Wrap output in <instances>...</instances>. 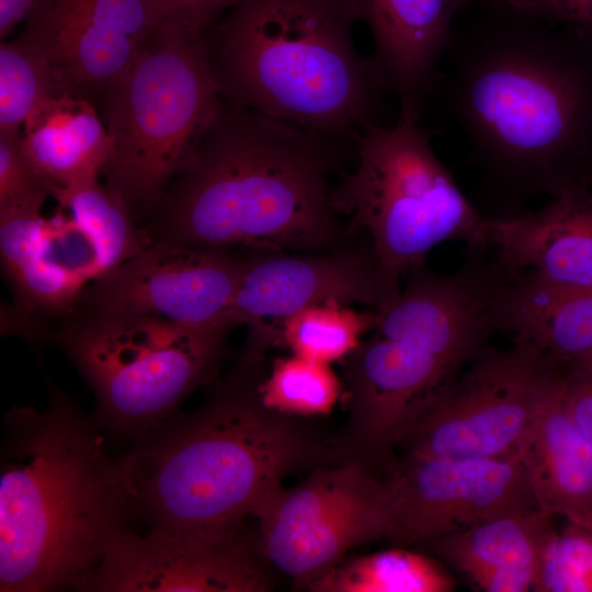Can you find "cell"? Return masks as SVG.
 <instances>
[{"label": "cell", "mask_w": 592, "mask_h": 592, "mask_svg": "<svg viewBox=\"0 0 592 592\" xmlns=\"http://www.w3.org/2000/svg\"><path fill=\"white\" fill-rule=\"evenodd\" d=\"M500 9L496 22L453 31L444 55L448 109L508 219L534 197L592 186V46Z\"/></svg>", "instance_id": "cell-1"}, {"label": "cell", "mask_w": 592, "mask_h": 592, "mask_svg": "<svg viewBox=\"0 0 592 592\" xmlns=\"http://www.w3.org/2000/svg\"><path fill=\"white\" fill-rule=\"evenodd\" d=\"M135 520L119 457L103 430L49 385L43 409L3 419L0 591H83Z\"/></svg>", "instance_id": "cell-2"}, {"label": "cell", "mask_w": 592, "mask_h": 592, "mask_svg": "<svg viewBox=\"0 0 592 592\" xmlns=\"http://www.w3.org/2000/svg\"><path fill=\"white\" fill-rule=\"evenodd\" d=\"M337 143L223 102L146 229L187 247H328L340 232L327 186Z\"/></svg>", "instance_id": "cell-3"}, {"label": "cell", "mask_w": 592, "mask_h": 592, "mask_svg": "<svg viewBox=\"0 0 592 592\" xmlns=\"http://www.w3.org/2000/svg\"><path fill=\"white\" fill-rule=\"evenodd\" d=\"M309 452L288 415L265 408L246 363L197 412L178 415L119 457L135 520L168 535L229 538Z\"/></svg>", "instance_id": "cell-4"}, {"label": "cell", "mask_w": 592, "mask_h": 592, "mask_svg": "<svg viewBox=\"0 0 592 592\" xmlns=\"http://www.w3.org/2000/svg\"><path fill=\"white\" fill-rule=\"evenodd\" d=\"M352 0H239L203 34L224 103L334 141L375 122L383 87Z\"/></svg>", "instance_id": "cell-5"}, {"label": "cell", "mask_w": 592, "mask_h": 592, "mask_svg": "<svg viewBox=\"0 0 592 592\" xmlns=\"http://www.w3.org/2000/svg\"><path fill=\"white\" fill-rule=\"evenodd\" d=\"M356 140V169L341 174L330 203L373 239L377 310L398 296L401 277L424 265L434 246L462 241L483 250L494 243V219L470 204L436 157L420 111L400 109L390 127L371 122Z\"/></svg>", "instance_id": "cell-6"}, {"label": "cell", "mask_w": 592, "mask_h": 592, "mask_svg": "<svg viewBox=\"0 0 592 592\" xmlns=\"http://www.w3.org/2000/svg\"><path fill=\"white\" fill-rule=\"evenodd\" d=\"M100 100L113 143L105 186L136 220L152 215L223 106L203 34L160 23Z\"/></svg>", "instance_id": "cell-7"}, {"label": "cell", "mask_w": 592, "mask_h": 592, "mask_svg": "<svg viewBox=\"0 0 592 592\" xmlns=\"http://www.w3.org/2000/svg\"><path fill=\"white\" fill-rule=\"evenodd\" d=\"M56 335L92 389L101 429L135 442L179 415L214 374L230 327L190 328L138 314L75 311Z\"/></svg>", "instance_id": "cell-8"}, {"label": "cell", "mask_w": 592, "mask_h": 592, "mask_svg": "<svg viewBox=\"0 0 592 592\" xmlns=\"http://www.w3.org/2000/svg\"><path fill=\"white\" fill-rule=\"evenodd\" d=\"M528 341L488 348L426 401L400 446L423 458H514L565 367Z\"/></svg>", "instance_id": "cell-9"}, {"label": "cell", "mask_w": 592, "mask_h": 592, "mask_svg": "<svg viewBox=\"0 0 592 592\" xmlns=\"http://www.w3.org/2000/svg\"><path fill=\"white\" fill-rule=\"evenodd\" d=\"M391 493L390 475L380 479L360 459L281 487L255 513L261 551L308 587L351 548L385 537Z\"/></svg>", "instance_id": "cell-10"}, {"label": "cell", "mask_w": 592, "mask_h": 592, "mask_svg": "<svg viewBox=\"0 0 592 592\" xmlns=\"http://www.w3.org/2000/svg\"><path fill=\"white\" fill-rule=\"evenodd\" d=\"M244 266L230 249L152 241L83 288L70 312L138 314L190 328H232Z\"/></svg>", "instance_id": "cell-11"}, {"label": "cell", "mask_w": 592, "mask_h": 592, "mask_svg": "<svg viewBox=\"0 0 592 592\" xmlns=\"http://www.w3.org/2000/svg\"><path fill=\"white\" fill-rule=\"evenodd\" d=\"M385 537L406 546L511 514L536 510L514 458H423L392 465Z\"/></svg>", "instance_id": "cell-12"}, {"label": "cell", "mask_w": 592, "mask_h": 592, "mask_svg": "<svg viewBox=\"0 0 592 592\" xmlns=\"http://www.w3.org/2000/svg\"><path fill=\"white\" fill-rule=\"evenodd\" d=\"M481 253L467 248L460 267L447 275L424 265L412 270L398 296L376 310L377 335L425 351L454 372L483 353L502 332L509 272Z\"/></svg>", "instance_id": "cell-13"}, {"label": "cell", "mask_w": 592, "mask_h": 592, "mask_svg": "<svg viewBox=\"0 0 592 592\" xmlns=\"http://www.w3.org/2000/svg\"><path fill=\"white\" fill-rule=\"evenodd\" d=\"M150 0H39L19 36L48 61L61 90L101 99L159 26Z\"/></svg>", "instance_id": "cell-14"}, {"label": "cell", "mask_w": 592, "mask_h": 592, "mask_svg": "<svg viewBox=\"0 0 592 592\" xmlns=\"http://www.w3.org/2000/svg\"><path fill=\"white\" fill-rule=\"evenodd\" d=\"M379 301L374 251L270 254L246 261L230 321L248 328L242 358L258 361L282 325L306 308L358 303L377 309Z\"/></svg>", "instance_id": "cell-15"}, {"label": "cell", "mask_w": 592, "mask_h": 592, "mask_svg": "<svg viewBox=\"0 0 592 592\" xmlns=\"http://www.w3.org/2000/svg\"><path fill=\"white\" fill-rule=\"evenodd\" d=\"M267 576L241 534L229 538L119 534L83 591L262 592Z\"/></svg>", "instance_id": "cell-16"}, {"label": "cell", "mask_w": 592, "mask_h": 592, "mask_svg": "<svg viewBox=\"0 0 592 592\" xmlns=\"http://www.w3.org/2000/svg\"><path fill=\"white\" fill-rule=\"evenodd\" d=\"M343 360L356 439L382 458L399 446L430 397L457 373L425 351L377 334Z\"/></svg>", "instance_id": "cell-17"}, {"label": "cell", "mask_w": 592, "mask_h": 592, "mask_svg": "<svg viewBox=\"0 0 592 592\" xmlns=\"http://www.w3.org/2000/svg\"><path fill=\"white\" fill-rule=\"evenodd\" d=\"M374 41L369 57L400 109L422 111L437 81L455 19L468 0H352Z\"/></svg>", "instance_id": "cell-18"}, {"label": "cell", "mask_w": 592, "mask_h": 592, "mask_svg": "<svg viewBox=\"0 0 592 592\" xmlns=\"http://www.w3.org/2000/svg\"><path fill=\"white\" fill-rule=\"evenodd\" d=\"M498 262L568 291H592V194L561 195L543 207L494 219Z\"/></svg>", "instance_id": "cell-19"}, {"label": "cell", "mask_w": 592, "mask_h": 592, "mask_svg": "<svg viewBox=\"0 0 592 592\" xmlns=\"http://www.w3.org/2000/svg\"><path fill=\"white\" fill-rule=\"evenodd\" d=\"M566 368L538 407L515 459L540 511L592 528V448L565 409Z\"/></svg>", "instance_id": "cell-20"}, {"label": "cell", "mask_w": 592, "mask_h": 592, "mask_svg": "<svg viewBox=\"0 0 592 592\" xmlns=\"http://www.w3.org/2000/svg\"><path fill=\"white\" fill-rule=\"evenodd\" d=\"M554 516L539 509L496 517L428 540L433 551L486 592L534 587Z\"/></svg>", "instance_id": "cell-21"}, {"label": "cell", "mask_w": 592, "mask_h": 592, "mask_svg": "<svg viewBox=\"0 0 592 592\" xmlns=\"http://www.w3.org/2000/svg\"><path fill=\"white\" fill-rule=\"evenodd\" d=\"M21 145L50 196L98 180L113 147L94 102L65 90L47 98L27 116Z\"/></svg>", "instance_id": "cell-22"}, {"label": "cell", "mask_w": 592, "mask_h": 592, "mask_svg": "<svg viewBox=\"0 0 592 592\" xmlns=\"http://www.w3.org/2000/svg\"><path fill=\"white\" fill-rule=\"evenodd\" d=\"M501 323L559 362L577 360L592 351V291L561 289L509 271Z\"/></svg>", "instance_id": "cell-23"}, {"label": "cell", "mask_w": 592, "mask_h": 592, "mask_svg": "<svg viewBox=\"0 0 592 592\" xmlns=\"http://www.w3.org/2000/svg\"><path fill=\"white\" fill-rule=\"evenodd\" d=\"M90 239L98 264V278L148 248L152 240L125 205L98 180L57 191L53 196ZM96 278V280H98Z\"/></svg>", "instance_id": "cell-24"}, {"label": "cell", "mask_w": 592, "mask_h": 592, "mask_svg": "<svg viewBox=\"0 0 592 592\" xmlns=\"http://www.w3.org/2000/svg\"><path fill=\"white\" fill-rule=\"evenodd\" d=\"M308 588L320 592H448L454 582L435 560L397 547L338 563Z\"/></svg>", "instance_id": "cell-25"}, {"label": "cell", "mask_w": 592, "mask_h": 592, "mask_svg": "<svg viewBox=\"0 0 592 592\" xmlns=\"http://www.w3.org/2000/svg\"><path fill=\"white\" fill-rule=\"evenodd\" d=\"M376 317V310L357 312L340 305L312 306L287 319L277 341L294 355L330 364L356 349L360 337L375 326Z\"/></svg>", "instance_id": "cell-26"}, {"label": "cell", "mask_w": 592, "mask_h": 592, "mask_svg": "<svg viewBox=\"0 0 592 592\" xmlns=\"http://www.w3.org/2000/svg\"><path fill=\"white\" fill-rule=\"evenodd\" d=\"M342 386L330 364L297 355L277 358L272 372L258 384L261 403L283 414L316 415L329 413Z\"/></svg>", "instance_id": "cell-27"}, {"label": "cell", "mask_w": 592, "mask_h": 592, "mask_svg": "<svg viewBox=\"0 0 592 592\" xmlns=\"http://www.w3.org/2000/svg\"><path fill=\"white\" fill-rule=\"evenodd\" d=\"M59 88L46 58L20 37L0 44V133L22 129L27 116Z\"/></svg>", "instance_id": "cell-28"}, {"label": "cell", "mask_w": 592, "mask_h": 592, "mask_svg": "<svg viewBox=\"0 0 592 592\" xmlns=\"http://www.w3.org/2000/svg\"><path fill=\"white\" fill-rule=\"evenodd\" d=\"M534 591L592 592V528L568 522L540 555Z\"/></svg>", "instance_id": "cell-29"}, {"label": "cell", "mask_w": 592, "mask_h": 592, "mask_svg": "<svg viewBox=\"0 0 592 592\" xmlns=\"http://www.w3.org/2000/svg\"><path fill=\"white\" fill-rule=\"evenodd\" d=\"M50 196L21 145V130L0 133V210L42 207Z\"/></svg>", "instance_id": "cell-30"}, {"label": "cell", "mask_w": 592, "mask_h": 592, "mask_svg": "<svg viewBox=\"0 0 592 592\" xmlns=\"http://www.w3.org/2000/svg\"><path fill=\"white\" fill-rule=\"evenodd\" d=\"M500 7L565 30L592 46V0H494Z\"/></svg>", "instance_id": "cell-31"}, {"label": "cell", "mask_w": 592, "mask_h": 592, "mask_svg": "<svg viewBox=\"0 0 592 592\" xmlns=\"http://www.w3.org/2000/svg\"><path fill=\"white\" fill-rule=\"evenodd\" d=\"M239 0H150L159 23L204 34L217 18Z\"/></svg>", "instance_id": "cell-32"}, {"label": "cell", "mask_w": 592, "mask_h": 592, "mask_svg": "<svg viewBox=\"0 0 592 592\" xmlns=\"http://www.w3.org/2000/svg\"><path fill=\"white\" fill-rule=\"evenodd\" d=\"M563 405L570 421L592 448V367L578 362L567 364Z\"/></svg>", "instance_id": "cell-33"}, {"label": "cell", "mask_w": 592, "mask_h": 592, "mask_svg": "<svg viewBox=\"0 0 592 592\" xmlns=\"http://www.w3.org/2000/svg\"><path fill=\"white\" fill-rule=\"evenodd\" d=\"M39 0H0V38L4 41L22 22L24 23Z\"/></svg>", "instance_id": "cell-34"}, {"label": "cell", "mask_w": 592, "mask_h": 592, "mask_svg": "<svg viewBox=\"0 0 592 592\" xmlns=\"http://www.w3.org/2000/svg\"><path fill=\"white\" fill-rule=\"evenodd\" d=\"M570 362H578L583 365L592 367V351L588 352L587 354L578 357L577 360L570 361Z\"/></svg>", "instance_id": "cell-35"}, {"label": "cell", "mask_w": 592, "mask_h": 592, "mask_svg": "<svg viewBox=\"0 0 592 592\" xmlns=\"http://www.w3.org/2000/svg\"><path fill=\"white\" fill-rule=\"evenodd\" d=\"M590 193L592 194V186H591V189H590Z\"/></svg>", "instance_id": "cell-36"}]
</instances>
